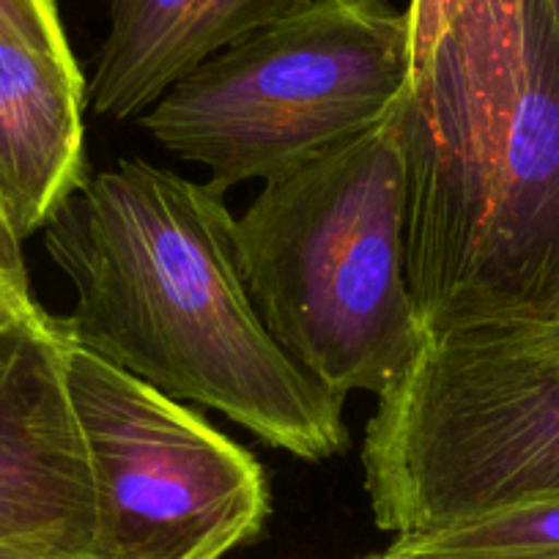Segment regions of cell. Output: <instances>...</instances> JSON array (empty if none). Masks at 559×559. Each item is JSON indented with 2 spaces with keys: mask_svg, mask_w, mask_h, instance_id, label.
<instances>
[{
  "mask_svg": "<svg viewBox=\"0 0 559 559\" xmlns=\"http://www.w3.org/2000/svg\"><path fill=\"white\" fill-rule=\"evenodd\" d=\"M548 9H551V17H554V25H557L559 31V0H546Z\"/></svg>",
  "mask_w": 559,
  "mask_h": 559,
  "instance_id": "9a60e30c",
  "label": "cell"
},
{
  "mask_svg": "<svg viewBox=\"0 0 559 559\" xmlns=\"http://www.w3.org/2000/svg\"><path fill=\"white\" fill-rule=\"evenodd\" d=\"M365 559H384V557H381V554H370V557H365Z\"/></svg>",
  "mask_w": 559,
  "mask_h": 559,
  "instance_id": "2e32d148",
  "label": "cell"
},
{
  "mask_svg": "<svg viewBox=\"0 0 559 559\" xmlns=\"http://www.w3.org/2000/svg\"><path fill=\"white\" fill-rule=\"evenodd\" d=\"M305 0H110V28L88 94L107 118L143 116L214 52L274 23Z\"/></svg>",
  "mask_w": 559,
  "mask_h": 559,
  "instance_id": "9c48e42d",
  "label": "cell"
},
{
  "mask_svg": "<svg viewBox=\"0 0 559 559\" xmlns=\"http://www.w3.org/2000/svg\"><path fill=\"white\" fill-rule=\"evenodd\" d=\"M362 475L392 535L559 499V319L428 337L379 395Z\"/></svg>",
  "mask_w": 559,
  "mask_h": 559,
  "instance_id": "277c9868",
  "label": "cell"
},
{
  "mask_svg": "<svg viewBox=\"0 0 559 559\" xmlns=\"http://www.w3.org/2000/svg\"><path fill=\"white\" fill-rule=\"evenodd\" d=\"M31 305H36L34 294L23 292V288L14 286L12 280L0 274V316L14 313V310L31 308Z\"/></svg>",
  "mask_w": 559,
  "mask_h": 559,
  "instance_id": "5bb4252c",
  "label": "cell"
},
{
  "mask_svg": "<svg viewBox=\"0 0 559 559\" xmlns=\"http://www.w3.org/2000/svg\"><path fill=\"white\" fill-rule=\"evenodd\" d=\"M72 283L63 337L174 401L219 412L263 444L321 464L348 448L346 397L316 384L263 326L212 181L146 159L91 174L45 228Z\"/></svg>",
  "mask_w": 559,
  "mask_h": 559,
  "instance_id": "6da1fadb",
  "label": "cell"
},
{
  "mask_svg": "<svg viewBox=\"0 0 559 559\" xmlns=\"http://www.w3.org/2000/svg\"><path fill=\"white\" fill-rule=\"evenodd\" d=\"M384 559H559V499L510 504L437 530L395 535Z\"/></svg>",
  "mask_w": 559,
  "mask_h": 559,
  "instance_id": "30bf717a",
  "label": "cell"
},
{
  "mask_svg": "<svg viewBox=\"0 0 559 559\" xmlns=\"http://www.w3.org/2000/svg\"><path fill=\"white\" fill-rule=\"evenodd\" d=\"M67 381L94 477L96 559H225L261 537L272 497L250 450L69 341Z\"/></svg>",
  "mask_w": 559,
  "mask_h": 559,
  "instance_id": "8992f818",
  "label": "cell"
},
{
  "mask_svg": "<svg viewBox=\"0 0 559 559\" xmlns=\"http://www.w3.org/2000/svg\"><path fill=\"white\" fill-rule=\"evenodd\" d=\"M412 83V36L390 0H305L192 69L140 123L219 190L266 181L384 121Z\"/></svg>",
  "mask_w": 559,
  "mask_h": 559,
  "instance_id": "5b68a950",
  "label": "cell"
},
{
  "mask_svg": "<svg viewBox=\"0 0 559 559\" xmlns=\"http://www.w3.org/2000/svg\"><path fill=\"white\" fill-rule=\"evenodd\" d=\"M464 3L466 0H406L403 12H406L408 36H412V72L437 47Z\"/></svg>",
  "mask_w": 559,
  "mask_h": 559,
  "instance_id": "7c38bea8",
  "label": "cell"
},
{
  "mask_svg": "<svg viewBox=\"0 0 559 559\" xmlns=\"http://www.w3.org/2000/svg\"><path fill=\"white\" fill-rule=\"evenodd\" d=\"M0 39L52 56H72L56 0H0Z\"/></svg>",
  "mask_w": 559,
  "mask_h": 559,
  "instance_id": "8fae6325",
  "label": "cell"
},
{
  "mask_svg": "<svg viewBox=\"0 0 559 559\" xmlns=\"http://www.w3.org/2000/svg\"><path fill=\"white\" fill-rule=\"evenodd\" d=\"M401 118L403 102L261 181L236 217L239 266L263 326L341 397L384 395L428 341L406 283Z\"/></svg>",
  "mask_w": 559,
  "mask_h": 559,
  "instance_id": "3957f363",
  "label": "cell"
},
{
  "mask_svg": "<svg viewBox=\"0 0 559 559\" xmlns=\"http://www.w3.org/2000/svg\"><path fill=\"white\" fill-rule=\"evenodd\" d=\"M85 94L74 56L0 39V209L20 241L45 230L91 179Z\"/></svg>",
  "mask_w": 559,
  "mask_h": 559,
  "instance_id": "ba28073f",
  "label": "cell"
},
{
  "mask_svg": "<svg viewBox=\"0 0 559 559\" xmlns=\"http://www.w3.org/2000/svg\"><path fill=\"white\" fill-rule=\"evenodd\" d=\"M406 283L426 335L559 319V31L466 0L403 99Z\"/></svg>",
  "mask_w": 559,
  "mask_h": 559,
  "instance_id": "7a4b0ae2",
  "label": "cell"
},
{
  "mask_svg": "<svg viewBox=\"0 0 559 559\" xmlns=\"http://www.w3.org/2000/svg\"><path fill=\"white\" fill-rule=\"evenodd\" d=\"M0 274L12 280L14 286L23 288V292H31L28 269H25L23 258V241L12 230L3 209H0Z\"/></svg>",
  "mask_w": 559,
  "mask_h": 559,
  "instance_id": "4fadbf2b",
  "label": "cell"
},
{
  "mask_svg": "<svg viewBox=\"0 0 559 559\" xmlns=\"http://www.w3.org/2000/svg\"><path fill=\"white\" fill-rule=\"evenodd\" d=\"M67 337L39 302L0 316V559H96Z\"/></svg>",
  "mask_w": 559,
  "mask_h": 559,
  "instance_id": "52a82bcc",
  "label": "cell"
}]
</instances>
